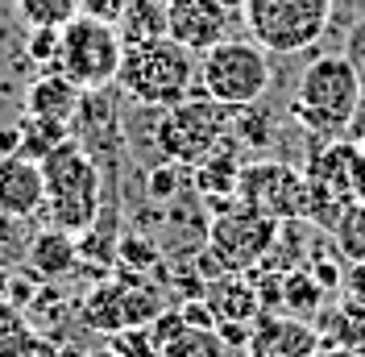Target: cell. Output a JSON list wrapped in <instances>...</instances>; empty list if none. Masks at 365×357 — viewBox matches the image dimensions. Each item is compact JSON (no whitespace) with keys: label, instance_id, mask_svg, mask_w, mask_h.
<instances>
[{"label":"cell","instance_id":"obj_1","mask_svg":"<svg viewBox=\"0 0 365 357\" xmlns=\"http://www.w3.org/2000/svg\"><path fill=\"white\" fill-rule=\"evenodd\" d=\"M361 112V71L344 54H319L299 75L291 116L316 141H336L353 129Z\"/></svg>","mask_w":365,"mask_h":357},{"label":"cell","instance_id":"obj_2","mask_svg":"<svg viewBox=\"0 0 365 357\" xmlns=\"http://www.w3.org/2000/svg\"><path fill=\"white\" fill-rule=\"evenodd\" d=\"M195 63L200 54H191L179 46L170 34L145 38V42L125 46L120 71H116V91L125 100H133L137 109H170L195 91Z\"/></svg>","mask_w":365,"mask_h":357},{"label":"cell","instance_id":"obj_3","mask_svg":"<svg viewBox=\"0 0 365 357\" xmlns=\"http://www.w3.org/2000/svg\"><path fill=\"white\" fill-rule=\"evenodd\" d=\"M42 183H46L50 224L71 233V237L88 233L100 216V203H104V178H100V166L91 162V154L75 137H67L63 146H54L42 158Z\"/></svg>","mask_w":365,"mask_h":357},{"label":"cell","instance_id":"obj_4","mask_svg":"<svg viewBox=\"0 0 365 357\" xmlns=\"http://www.w3.org/2000/svg\"><path fill=\"white\" fill-rule=\"evenodd\" d=\"M195 79H200V91L212 96L216 104H225L232 112L250 109L274 84L270 50H262L253 38H225L200 54Z\"/></svg>","mask_w":365,"mask_h":357},{"label":"cell","instance_id":"obj_5","mask_svg":"<svg viewBox=\"0 0 365 357\" xmlns=\"http://www.w3.org/2000/svg\"><path fill=\"white\" fill-rule=\"evenodd\" d=\"M232 129V109L216 104L212 96H187L170 109H158L154 121V146L162 158L179 162V166H200L207 154H216L225 146Z\"/></svg>","mask_w":365,"mask_h":357},{"label":"cell","instance_id":"obj_6","mask_svg":"<svg viewBox=\"0 0 365 357\" xmlns=\"http://www.w3.org/2000/svg\"><path fill=\"white\" fill-rule=\"evenodd\" d=\"M336 0H241L250 38L270 54H299L328 34Z\"/></svg>","mask_w":365,"mask_h":357},{"label":"cell","instance_id":"obj_7","mask_svg":"<svg viewBox=\"0 0 365 357\" xmlns=\"http://www.w3.org/2000/svg\"><path fill=\"white\" fill-rule=\"evenodd\" d=\"M120 54H125V38L113 21L79 13L75 21L58 29V59L54 71L67 75L79 91L91 88H113L116 71H120Z\"/></svg>","mask_w":365,"mask_h":357},{"label":"cell","instance_id":"obj_8","mask_svg":"<svg viewBox=\"0 0 365 357\" xmlns=\"http://www.w3.org/2000/svg\"><path fill=\"white\" fill-rule=\"evenodd\" d=\"M120 91L113 88H91L79 96L75 116H71V129L75 141L91 154V162L100 166L104 178V200H113L116 191V171H120V158H125V121H120ZM116 203V200H113Z\"/></svg>","mask_w":365,"mask_h":357},{"label":"cell","instance_id":"obj_9","mask_svg":"<svg viewBox=\"0 0 365 357\" xmlns=\"http://www.w3.org/2000/svg\"><path fill=\"white\" fill-rule=\"evenodd\" d=\"M237 203L270 221H307V178L287 162H250L237 178Z\"/></svg>","mask_w":365,"mask_h":357},{"label":"cell","instance_id":"obj_10","mask_svg":"<svg viewBox=\"0 0 365 357\" xmlns=\"http://www.w3.org/2000/svg\"><path fill=\"white\" fill-rule=\"evenodd\" d=\"M278 237V221L253 212L245 203L232 200V208L216 212V221L207 224V249L225 262L228 270H257L262 258L270 253Z\"/></svg>","mask_w":365,"mask_h":357},{"label":"cell","instance_id":"obj_11","mask_svg":"<svg viewBox=\"0 0 365 357\" xmlns=\"http://www.w3.org/2000/svg\"><path fill=\"white\" fill-rule=\"evenodd\" d=\"M319 333L312 320H299L287 312H262L253 320L250 345L241 357H316Z\"/></svg>","mask_w":365,"mask_h":357},{"label":"cell","instance_id":"obj_12","mask_svg":"<svg viewBox=\"0 0 365 357\" xmlns=\"http://www.w3.org/2000/svg\"><path fill=\"white\" fill-rule=\"evenodd\" d=\"M166 34L191 54L228 38V9L220 0H166Z\"/></svg>","mask_w":365,"mask_h":357},{"label":"cell","instance_id":"obj_13","mask_svg":"<svg viewBox=\"0 0 365 357\" xmlns=\"http://www.w3.org/2000/svg\"><path fill=\"white\" fill-rule=\"evenodd\" d=\"M38 212H46L42 162H29L21 154L0 158V216L4 221H34Z\"/></svg>","mask_w":365,"mask_h":357},{"label":"cell","instance_id":"obj_14","mask_svg":"<svg viewBox=\"0 0 365 357\" xmlns=\"http://www.w3.org/2000/svg\"><path fill=\"white\" fill-rule=\"evenodd\" d=\"M204 299L212 303V312L220 324H253L262 316V299H257V287L245 270H228L220 278H212L204 287Z\"/></svg>","mask_w":365,"mask_h":357},{"label":"cell","instance_id":"obj_15","mask_svg":"<svg viewBox=\"0 0 365 357\" xmlns=\"http://www.w3.org/2000/svg\"><path fill=\"white\" fill-rule=\"evenodd\" d=\"M312 324L319 333V349H365V308L353 299L324 303Z\"/></svg>","mask_w":365,"mask_h":357},{"label":"cell","instance_id":"obj_16","mask_svg":"<svg viewBox=\"0 0 365 357\" xmlns=\"http://www.w3.org/2000/svg\"><path fill=\"white\" fill-rule=\"evenodd\" d=\"M79 266V246H75V237L63 233V228H46L38 233L34 241H29V274L34 278H42V283H58L63 274Z\"/></svg>","mask_w":365,"mask_h":357},{"label":"cell","instance_id":"obj_17","mask_svg":"<svg viewBox=\"0 0 365 357\" xmlns=\"http://www.w3.org/2000/svg\"><path fill=\"white\" fill-rule=\"evenodd\" d=\"M79 96H83V91L75 88L67 75L42 71V75L29 84V91H25V112H29V116H42V121H63V125H67L71 116H75Z\"/></svg>","mask_w":365,"mask_h":357},{"label":"cell","instance_id":"obj_18","mask_svg":"<svg viewBox=\"0 0 365 357\" xmlns=\"http://www.w3.org/2000/svg\"><path fill=\"white\" fill-rule=\"evenodd\" d=\"M79 320L96 328V333L113 336L116 328H125V312H120V278H100L96 287L83 295V303H79Z\"/></svg>","mask_w":365,"mask_h":357},{"label":"cell","instance_id":"obj_19","mask_svg":"<svg viewBox=\"0 0 365 357\" xmlns=\"http://www.w3.org/2000/svg\"><path fill=\"white\" fill-rule=\"evenodd\" d=\"M195 171V191L204 196V200H237V178H241V162L232 150H216V154H207L200 166H191Z\"/></svg>","mask_w":365,"mask_h":357},{"label":"cell","instance_id":"obj_20","mask_svg":"<svg viewBox=\"0 0 365 357\" xmlns=\"http://www.w3.org/2000/svg\"><path fill=\"white\" fill-rule=\"evenodd\" d=\"M328 303V291L319 287L312 278V270L299 266V270H287L282 274V312L287 316H299V320H316V312Z\"/></svg>","mask_w":365,"mask_h":357},{"label":"cell","instance_id":"obj_21","mask_svg":"<svg viewBox=\"0 0 365 357\" xmlns=\"http://www.w3.org/2000/svg\"><path fill=\"white\" fill-rule=\"evenodd\" d=\"M116 29L125 46L145 42V38H162L166 34V4L162 0H129L116 17Z\"/></svg>","mask_w":365,"mask_h":357},{"label":"cell","instance_id":"obj_22","mask_svg":"<svg viewBox=\"0 0 365 357\" xmlns=\"http://www.w3.org/2000/svg\"><path fill=\"white\" fill-rule=\"evenodd\" d=\"M328 233H332V249L341 253L344 266L349 262H365V200L349 203Z\"/></svg>","mask_w":365,"mask_h":357},{"label":"cell","instance_id":"obj_23","mask_svg":"<svg viewBox=\"0 0 365 357\" xmlns=\"http://www.w3.org/2000/svg\"><path fill=\"white\" fill-rule=\"evenodd\" d=\"M25 29H63L83 13V0H13Z\"/></svg>","mask_w":365,"mask_h":357},{"label":"cell","instance_id":"obj_24","mask_svg":"<svg viewBox=\"0 0 365 357\" xmlns=\"http://www.w3.org/2000/svg\"><path fill=\"white\" fill-rule=\"evenodd\" d=\"M116 266L133 274H154L162 266V246L150 233H120L116 237Z\"/></svg>","mask_w":365,"mask_h":357},{"label":"cell","instance_id":"obj_25","mask_svg":"<svg viewBox=\"0 0 365 357\" xmlns=\"http://www.w3.org/2000/svg\"><path fill=\"white\" fill-rule=\"evenodd\" d=\"M17 129H21V158H29V162H42L54 146L67 141L63 121H42V116H29V112H25V121Z\"/></svg>","mask_w":365,"mask_h":357},{"label":"cell","instance_id":"obj_26","mask_svg":"<svg viewBox=\"0 0 365 357\" xmlns=\"http://www.w3.org/2000/svg\"><path fill=\"white\" fill-rule=\"evenodd\" d=\"M225 341L216 328H182L162 341V357H225Z\"/></svg>","mask_w":365,"mask_h":357},{"label":"cell","instance_id":"obj_27","mask_svg":"<svg viewBox=\"0 0 365 357\" xmlns=\"http://www.w3.org/2000/svg\"><path fill=\"white\" fill-rule=\"evenodd\" d=\"M108 349L116 357H162V341L154 333V324H129V328H116L108 336Z\"/></svg>","mask_w":365,"mask_h":357},{"label":"cell","instance_id":"obj_28","mask_svg":"<svg viewBox=\"0 0 365 357\" xmlns=\"http://www.w3.org/2000/svg\"><path fill=\"white\" fill-rule=\"evenodd\" d=\"M182 171H191V166H179V162L162 158L154 171H145V196L154 203H170L182 187Z\"/></svg>","mask_w":365,"mask_h":357},{"label":"cell","instance_id":"obj_29","mask_svg":"<svg viewBox=\"0 0 365 357\" xmlns=\"http://www.w3.org/2000/svg\"><path fill=\"white\" fill-rule=\"evenodd\" d=\"M25 54H29L34 67L54 71V59H58V29H29V34H25Z\"/></svg>","mask_w":365,"mask_h":357},{"label":"cell","instance_id":"obj_30","mask_svg":"<svg viewBox=\"0 0 365 357\" xmlns=\"http://www.w3.org/2000/svg\"><path fill=\"white\" fill-rule=\"evenodd\" d=\"M175 308H179V316H182V324H187V328H216V324H220V320H216V312H212V303H207L204 295L179 299Z\"/></svg>","mask_w":365,"mask_h":357},{"label":"cell","instance_id":"obj_31","mask_svg":"<svg viewBox=\"0 0 365 357\" xmlns=\"http://www.w3.org/2000/svg\"><path fill=\"white\" fill-rule=\"evenodd\" d=\"M341 291H344V299H353V303L365 308V262H349V266H344Z\"/></svg>","mask_w":365,"mask_h":357},{"label":"cell","instance_id":"obj_32","mask_svg":"<svg viewBox=\"0 0 365 357\" xmlns=\"http://www.w3.org/2000/svg\"><path fill=\"white\" fill-rule=\"evenodd\" d=\"M25 324H29V320H25L21 308H17L13 299H4V295H0V341H4V336H13V333H21Z\"/></svg>","mask_w":365,"mask_h":357},{"label":"cell","instance_id":"obj_33","mask_svg":"<svg viewBox=\"0 0 365 357\" xmlns=\"http://www.w3.org/2000/svg\"><path fill=\"white\" fill-rule=\"evenodd\" d=\"M216 333H220V341H225V349H237V353H245L253 324H216Z\"/></svg>","mask_w":365,"mask_h":357},{"label":"cell","instance_id":"obj_34","mask_svg":"<svg viewBox=\"0 0 365 357\" xmlns=\"http://www.w3.org/2000/svg\"><path fill=\"white\" fill-rule=\"evenodd\" d=\"M129 0H83V13H91V17H104V21H113L120 17V9H125Z\"/></svg>","mask_w":365,"mask_h":357},{"label":"cell","instance_id":"obj_35","mask_svg":"<svg viewBox=\"0 0 365 357\" xmlns=\"http://www.w3.org/2000/svg\"><path fill=\"white\" fill-rule=\"evenodd\" d=\"M9 154H21V129L13 125V129H0V158Z\"/></svg>","mask_w":365,"mask_h":357},{"label":"cell","instance_id":"obj_36","mask_svg":"<svg viewBox=\"0 0 365 357\" xmlns=\"http://www.w3.org/2000/svg\"><path fill=\"white\" fill-rule=\"evenodd\" d=\"M316 357H365V349H319Z\"/></svg>","mask_w":365,"mask_h":357},{"label":"cell","instance_id":"obj_37","mask_svg":"<svg viewBox=\"0 0 365 357\" xmlns=\"http://www.w3.org/2000/svg\"><path fill=\"white\" fill-rule=\"evenodd\" d=\"M9 283H13V274L0 266V295H4V299H9Z\"/></svg>","mask_w":365,"mask_h":357},{"label":"cell","instance_id":"obj_38","mask_svg":"<svg viewBox=\"0 0 365 357\" xmlns=\"http://www.w3.org/2000/svg\"><path fill=\"white\" fill-rule=\"evenodd\" d=\"M88 357H116L113 349H104V353H88Z\"/></svg>","mask_w":365,"mask_h":357},{"label":"cell","instance_id":"obj_39","mask_svg":"<svg viewBox=\"0 0 365 357\" xmlns=\"http://www.w3.org/2000/svg\"><path fill=\"white\" fill-rule=\"evenodd\" d=\"M0 233H4V216H0Z\"/></svg>","mask_w":365,"mask_h":357},{"label":"cell","instance_id":"obj_40","mask_svg":"<svg viewBox=\"0 0 365 357\" xmlns=\"http://www.w3.org/2000/svg\"><path fill=\"white\" fill-rule=\"evenodd\" d=\"M162 4H166V0H162Z\"/></svg>","mask_w":365,"mask_h":357}]
</instances>
